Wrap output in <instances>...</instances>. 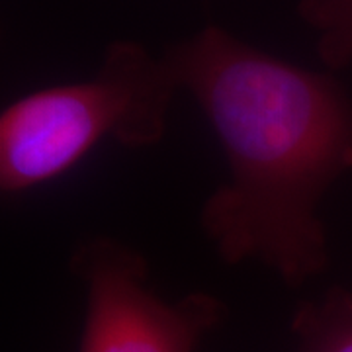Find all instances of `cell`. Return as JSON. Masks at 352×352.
Listing matches in <instances>:
<instances>
[{
  "label": "cell",
  "mask_w": 352,
  "mask_h": 352,
  "mask_svg": "<svg viewBox=\"0 0 352 352\" xmlns=\"http://www.w3.org/2000/svg\"><path fill=\"white\" fill-rule=\"evenodd\" d=\"M178 88L164 57L116 41L96 75L22 94L0 113L2 194L22 196L61 178L104 139L157 145Z\"/></svg>",
  "instance_id": "cell-2"
},
{
  "label": "cell",
  "mask_w": 352,
  "mask_h": 352,
  "mask_svg": "<svg viewBox=\"0 0 352 352\" xmlns=\"http://www.w3.org/2000/svg\"><path fill=\"white\" fill-rule=\"evenodd\" d=\"M298 10L317 36V53L329 69L352 65V0H300Z\"/></svg>",
  "instance_id": "cell-5"
},
{
  "label": "cell",
  "mask_w": 352,
  "mask_h": 352,
  "mask_svg": "<svg viewBox=\"0 0 352 352\" xmlns=\"http://www.w3.org/2000/svg\"><path fill=\"white\" fill-rule=\"evenodd\" d=\"M71 270L85 286L76 352H196L226 319V303L206 292L163 300L145 256L112 237L82 241Z\"/></svg>",
  "instance_id": "cell-3"
},
{
  "label": "cell",
  "mask_w": 352,
  "mask_h": 352,
  "mask_svg": "<svg viewBox=\"0 0 352 352\" xmlns=\"http://www.w3.org/2000/svg\"><path fill=\"white\" fill-rule=\"evenodd\" d=\"M208 118L229 180L200 226L226 264L261 263L288 288L325 272L323 196L352 170V100L303 69L208 25L163 55Z\"/></svg>",
  "instance_id": "cell-1"
},
{
  "label": "cell",
  "mask_w": 352,
  "mask_h": 352,
  "mask_svg": "<svg viewBox=\"0 0 352 352\" xmlns=\"http://www.w3.org/2000/svg\"><path fill=\"white\" fill-rule=\"evenodd\" d=\"M296 352H352V292L327 289L298 307L292 319Z\"/></svg>",
  "instance_id": "cell-4"
}]
</instances>
